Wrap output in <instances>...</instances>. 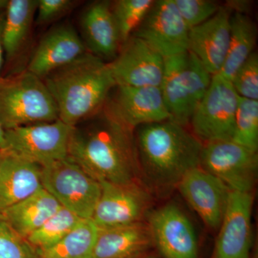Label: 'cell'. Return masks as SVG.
Listing matches in <instances>:
<instances>
[{
    "label": "cell",
    "instance_id": "obj_28",
    "mask_svg": "<svg viewBox=\"0 0 258 258\" xmlns=\"http://www.w3.org/2000/svg\"><path fill=\"white\" fill-rule=\"evenodd\" d=\"M154 3L153 0H118L111 4L121 43L133 35Z\"/></svg>",
    "mask_w": 258,
    "mask_h": 258
},
{
    "label": "cell",
    "instance_id": "obj_3",
    "mask_svg": "<svg viewBox=\"0 0 258 258\" xmlns=\"http://www.w3.org/2000/svg\"><path fill=\"white\" fill-rule=\"evenodd\" d=\"M42 81L57 106L59 120L72 127L101 111L115 86L108 62L88 51Z\"/></svg>",
    "mask_w": 258,
    "mask_h": 258
},
{
    "label": "cell",
    "instance_id": "obj_30",
    "mask_svg": "<svg viewBox=\"0 0 258 258\" xmlns=\"http://www.w3.org/2000/svg\"><path fill=\"white\" fill-rule=\"evenodd\" d=\"M238 96L258 101V55L254 51L231 81Z\"/></svg>",
    "mask_w": 258,
    "mask_h": 258
},
{
    "label": "cell",
    "instance_id": "obj_20",
    "mask_svg": "<svg viewBox=\"0 0 258 258\" xmlns=\"http://www.w3.org/2000/svg\"><path fill=\"white\" fill-rule=\"evenodd\" d=\"M154 247L149 225L139 222L98 229L92 258H141Z\"/></svg>",
    "mask_w": 258,
    "mask_h": 258
},
{
    "label": "cell",
    "instance_id": "obj_25",
    "mask_svg": "<svg viewBox=\"0 0 258 258\" xmlns=\"http://www.w3.org/2000/svg\"><path fill=\"white\" fill-rule=\"evenodd\" d=\"M98 232L91 219L82 220L57 243L37 250L38 258H92Z\"/></svg>",
    "mask_w": 258,
    "mask_h": 258
},
{
    "label": "cell",
    "instance_id": "obj_23",
    "mask_svg": "<svg viewBox=\"0 0 258 258\" xmlns=\"http://www.w3.org/2000/svg\"><path fill=\"white\" fill-rule=\"evenodd\" d=\"M37 0H9L5 10L2 42L6 60L13 61L25 48L35 21Z\"/></svg>",
    "mask_w": 258,
    "mask_h": 258
},
{
    "label": "cell",
    "instance_id": "obj_9",
    "mask_svg": "<svg viewBox=\"0 0 258 258\" xmlns=\"http://www.w3.org/2000/svg\"><path fill=\"white\" fill-rule=\"evenodd\" d=\"M200 167L231 191L252 192L257 178V152L232 141L208 142L203 144Z\"/></svg>",
    "mask_w": 258,
    "mask_h": 258
},
{
    "label": "cell",
    "instance_id": "obj_10",
    "mask_svg": "<svg viewBox=\"0 0 258 258\" xmlns=\"http://www.w3.org/2000/svg\"><path fill=\"white\" fill-rule=\"evenodd\" d=\"M100 184L101 195L91 217L98 229L143 221L152 198L140 181L123 184L100 181Z\"/></svg>",
    "mask_w": 258,
    "mask_h": 258
},
{
    "label": "cell",
    "instance_id": "obj_1",
    "mask_svg": "<svg viewBox=\"0 0 258 258\" xmlns=\"http://www.w3.org/2000/svg\"><path fill=\"white\" fill-rule=\"evenodd\" d=\"M74 127L69 156L98 181L128 184L140 181L134 131L102 108Z\"/></svg>",
    "mask_w": 258,
    "mask_h": 258
},
{
    "label": "cell",
    "instance_id": "obj_12",
    "mask_svg": "<svg viewBox=\"0 0 258 258\" xmlns=\"http://www.w3.org/2000/svg\"><path fill=\"white\" fill-rule=\"evenodd\" d=\"M154 247L163 258H199L198 237L189 217L175 204L149 214Z\"/></svg>",
    "mask_w": 258,
    "mask_h": 258
},
{
    "label": "cell",
    "instance_id": "obj_2",
    "mask_svg": "<svg viewBox=\"0 0 258 258\" xmlns=\"http://www.w3.org/2000/svg\"><path fill=\"white\" fill-rule=\"evenodd\" d=\"M134 137L141 176L152 186H176L200 166L203 143L186 126L166 120L141 125Z\"/></svg>",
    "mask_w": 258,
    "mask_h": 258
},
{
    "label": "cell",
    "instance_id": "obj_18",
    "mask_svg": "<svg viewBox=\"0 0 258 258\" xmlns=\"http://www.w3.org/2000/svg\"><path fill=\"white\" fill-rule=\"evenodd\" d=\"M232 14L222 5L211 18L189 30V50L200 59L212 76L220 74L225 63Z\"/></svg>",
    "mask_w": 258,
    "mask_h": 258
},
{
    "label": "cell",
    "instance_id": "obj_11",
    "mask_svg": "<svg viewBox=\"0 0 258 258\" xmlns=\"http://www.w3.org/2000/svg\"><path fill=\"white\" fill-rule=\"evenodd\" d=\"M189 30L174 0H158L132 35L166 58L189 50Z\"/></svg>",
    "mask_w": 258,
    "mask_h": 258
},
{
    "label": "cell",
    "instance_id": "obj_6",
    "mask_svg": "<svg viewBox=\"0 0 258 258\" xmlns=\"http://www.w3.org/2000/svg\"><path fill=\"white\" fill-rule=\"evenodd\" d=\"M41 183L62 208L83 220L91 219L101 195V184L71 158L41 166Z\"/></svg>",
    "mask_w": 258,
    "mask_h": 258
},
{
    "label": "cell",
    "instance_id": "obj_24",
    "mask_svg": "<svg viewBox=\"0 0 258 258\" xmlns=\"http://www.w3.org/2000/svg\"><path fill=\"white\" fill-rule=\"evenodd\" d=\"M256 40L257 29L254 22L247 15L232 13L228 51L219 74L231 82L237 70L254 52Z\"/></svg>",
    "mask_w": 258,
    "mask_h": 258
},
{
    "label": "cell",
    "instance_id": "obj_15",
    "mask_svg": "<svg viewBox=\"0 0 258 258\" xmlns=\"http://www.w3.org/2000/svg\"><path fill=\"white\" fill-rule=\"evenodd\" d=\"M253 192L231 191L211 258H249Z\"/></svg>",
    "mask_w": 258,
    "mask_h": 258
},
{
    "label": "cell",
    "instance_id": "obj_29",
    "mask_svg": "<svg viewBox=\"0 0 258 258\" xmlns=\"http://www.w3.org/2000/svg\"><path fill=\"white\" fill-rule=\"evenodd\" d=\"M0 258H38L37 249L5 221L0 214Z\"/></svg>",
    "mask_w": 258,
    "mask_h": 258
},
{
    "label": "cell",
    "instance_id": "obj_14",
    "mask_svg": "<svg viewBox=\"0 0 258 258\" xmlns=\"http://www.w3.org/2000/svg\"><path fill=\"white\" fill-rule=\"evenodd\" d=\"M114 89L103 108L132 130L170 120L160 87L115 86Z\"/></svg>",
    "mask_w": 258,
    "mask_h": 258
},
{
    "label": "cell",
    "instance_id": "obj_8",
    "mask_svg": "<svg viewBox=\"0 0 258 258\" xmlns=\"http://www.w3.org/2000/svg\"><path fill=\"white\" fill-rule=\"evenodd\" d=\"M239 98L230 81L220 74L212 76L208 92L190 119L194 135L203 144L232 141Z\"/></svg>",
    "mask_w": 258,
    "mask_h": 258
},
{
    "label": "cell",
    "instance_id": "obj_37",
    "mask_svg": "<svg viewBox=\"0 0 258 258\" xmlns=\"http://www.w3.org/2000/svg\"><path fill=\"white\" fill-rule=\"evenodd\" d=\"M5 152H3V151H0V163H1L2 159H3V157L5 155Z\"/></svg>",
    "mask_w": 258,
    "mask_h": 258
},
{
    "label": "cell",
    "instance_id": "obj_31",
    "mask_svg": "<svg viewBox=\"0 0 258 258\" xmlns=\"http://www.w3.org/2000/svg\"><path fill=\"white\" fill-rule=\"evenodd\" d=\"M174 2L190 30L211 18L222 6L211 0H174Z\"/></svg>",
    "mask_w": 258,
    "mask_h": 258
},
{
    "label": "cell",
    "instance_id": "obj_38",
    "mask_svg": "<svg viewBox=\"0 0 258 258\" xmlns=\"http://www.w3.org/2000/svg\"><path fill=\"white\" fill-rule=\"evenodd\" d=\"M141 258H158L157 257H154V256H152V254H149L148 255L144 256V257Z\"/></svg>",
    "mask_w": 258,
    "mask_h": 258
},
{
    "label": "cell",
    "instance_id": "obj_4",
    "mask_svg": "<svg viewBox=\"0 0 258 258\" xmlns=\"http://www.w3.org/2000/svg\"><path fill=\"white\" fill-rule=\"evenodd\" d=\"M59 119L42 79L29 71L0 78V123L5 130Z\"/></svg>",
    "mask_w": 258,
    "mask_h": 258
},
{
    "label": "cell",
    "instance_id": "obj_22",
    "mask_svg": "<svg viewBox=\"0 0 258 258\" xmlns=\"http://www.w3.org/2000/svg\"><path fill=\"white\" fill-rule=\"evenodd\" d=\"M61 207L58 202L42 187L0 214L18 235L27 239Z\"/></svg>",
    "mask_w": 258,
    "mask_h": 258
},
{
    "label": "cell",
    "instance_id": "obj_33",
    "mask_svg": "<svg viewBox=\"0 0 258 258\" xmlns=\"http://www.w3.org/2000/svg\"><path fill=\"white\" fill-rule=\"evenodd\" d=\"M252 2L249 0H230L226 2L224 6L230 10L232 13L247 15L252 8Z\"/></svg>",
    "mask_w": 258,
    "mask_h": 258
},
{
    "label": "cell",
    "instance_id": "obj_32",
    "mask_svg": "<svg viewBox=\"0 0 258 258\" xmlns=\"http://www.w3.org/2000/svg\"><path fill=\"white\" fill-rule=\"evenodd\" d=\"M76 4L72 0H37L35 23L38 25L53 23L69 13Z\"/></svg>",
    "mask_w": 258,
    "mask_h": 258
},
{
    "label": "cell",
    "instance_id": "obj_7",
    "mask_svg": "<svg viewBox=\"0 0 258 258\" xmlns=\"http://www.w3.org/2000/svg\"><path fill=\"white\" fill-rule=\"evenodd\" d=\"M74 127L60 120L5 130L6 152L44 166L69 156Z\"/></svg>",
    "mask_w": 258,
    "mask_h": 258
},
{
    "label": "cell",
    "instance_id": "obj_21",
    "mask_svg": "<svg viewBox=\"0 0 258 258\" xmlns=\"http://www.w3.org/2000/svg\"><path fill=\"white\" fill-rule=\"evenodd\" d=\"M42 187L41 166L5 153L0 163V212Z\"/></svg>",
    "mask_w": 258,
    "mask_h": 258
},
{
    "label": "cell",
    "instance_id": "obj_26",
    "mask_svg": "<svg viewBox=\"0 0 258 258\" xmlns=\"http://www.w3.org/2000/svg\"><path fill=\"white\" fill-rule=\"evenodd\" d=\"M82 220L74 212L61 207L27 240L37 250L49 248L66 237Z\"/></svg>",
    "mask_w": 258,
    "mask_h": 258
},
{
    "label": "cell",
    "instance_id": "obj_35",
    "mask_svg": "<svg viewBox=\"0 0 258 258\" xmlns=\"http://www.w3.org/2000/svg\"><path fill=\"white\" fill-rule=\"evenodd\" d=\"M0 151L6 152V140H5V130L0 123Z\"/></svg>",
    "mask_w": 258,
    "mask_h": 258
},
{
    "label": "cell",
    "instance_id": "obj_17",
    "mask_svg": "<svg viewBox=\"0 0 258 258\" xmlns=\"http://www.w3.org/2000/svg\"><path fill=\"white\" fill-rule=\"evenodd\" d=\"M86 52L84 42L74 27L62 24L44 35L29 61L27 71L42 79Z\"/></svg>",
    "mask_w": 258,
    "mask_h": 258
},
{
    "label": "cell",
    "instance_id": "obj_16",
    "mask_svg": "<svg viewBox=\"0 0 258 258\" xmlns=\"http://www.w3.org/2000/svg\"><path fill=\"white\" fill-rule=\"evenodd\" d=\"M176 187L205 225L212 230H218L231 190L200 166L188 171Z\"/></svg>",
    "mask_w": 258,
    "mask_h": 258
},
{
    "label": "cell",
    "instance_id": "obj_5",
    "mask_svg": "<svg viewBox=\"0 0 258 258\" xmlns=\"http://www.w3.org/2000/svg\"><path fill=\"white\" fill-rule=\"evenodd\" d=\"M212 76L193 52L188 50L164 58L160 86L170 120L186 126L208 92Z\"/></svg>",
    "mask_w": 258,
    "mask_h": 258
},
{
    "label": "cell",
    "instance_id": "obj_36",
    "mask_svg": "<svg viewBox=\"0 0 258 258\" xmlns=\"http://www.w3.org/2000/svg\"><path fill=\"white\" fill-rule=\"evenodd\" d=\"M9 0H0V13L6 10Z\"/></svg>",
    "mask_w": 258,
    "mask_h": 258
},
{
    "label": "cell",
    "instance_id": "obj_27",
    "mask_svg": "<svg viewBox=\"0 0 258 258\" xmlns=\"http://www.w3.org/2000/svg\"><path fill=\"white\" fill-rule=\"evenodd\" d=\"M232 141L257 152L258 101L239 98Z\"/></svg>",
    "mask_w": 258,
    "mask_h": 258
},
{
    "label": "cell",
    "instance_id": "obj_13",
    "mask_svg": "<svg viewBox=\"0 0 258 258\" xmlns=\"http://www.w3.org/2000/svg\"><path fill=\"white\" fill-rule=\"evenodd\" d=\"M115 86L160 87L164 58L142 39L132 35L108 62Z\"/></svg>",
    "mask_w": 258,
    "mask_h": 258
},
{
    "label": "cell",
    "instance_id": "obj_19",
    "mask_svg": "<svg viewBox=\"0 0 258 258\" xmlns=\"http://www.w3.org/2000/svg\"><path fill=\"white\" fill-rule=\"evenodd\" d=\"M111 4L108 1L93 3L83 11L80 20L88 52L103 60H113L122 45Z\"/></svg>",
    "mask_w": 258,
    "mask_h": 258
},
{
    "label": "cell",
    "instance_id": "obj_34",
    "mask_svg": "<svg viewBox=\"0 0 258 258\" xmlns=\"http://www.w3.org/2000/svg\"><path fill=\"white\" fill-rule=\"evenodd\" d=\"M5 13V10L0 13V78H2V69H3V57H4L3 42H2V30H3V22H4Z\"/></svg>",
    "mask_w": 258,
    "mask_h": 258
}]
</instances>
